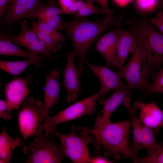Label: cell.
<instances>
[{
	"label": "cell",
	"mask_w": 163,
	"mask_h": 163,
	"mask_svg": "<svg viewBox=\"0 0 163 163\" xmlns=\"http://www.w3.org/2000/svg\"><path fill=\"white\" fill-rule=\"evenodd\" d=\"M124 14L122 11L118 17L111 14L95 21L89 20L87 18L77 17L71 21H62V30L71 38L73 45V51L78 59L77 70L79 75L84 69L86 55L91 44L108 29L120 26L124 20Z\"/></svg>",
	"instance_id": "6da1fadb"
},
{
	"label": "cell",
	"mask_w": 163,
	"mask_h": 163,
	"mask_svg": "<svg viewBox=\"0 0 163 163\" xmlns=\"http://www.w3.org/2000/svg\"><path fill=\"white\" fill-rule=\"evenodd\" d=\"M130 126L129 121H124L115 123L110 122L93 129L84 126L78 127L77 130L78 131L86 130L93 134L94 136L93 144L96 155L99 152L102 144L105 156L117 160L123 155L133 160L134 158L129 143Z\"/></svg>",
	"instance_id": "7a4b0ae2"
},
{
	"label": "cell",
	"mask_w": 163,
	"mask_h": 163,
	"mask_svg": "<svg viewBox=\"0 0 163 163\" xmlns=\"http://www.w3.org/2000/svg\"><path fill=\"white\" fill-rule=\"evenodd\" d=\"M126 22L136 32L145 53L151 73H154L163 64V35L145 18L127 19Z\"/></svg>",
	"instance_id": "3957f363"
},
{
	"label": "cell",
	"mask_w": 163,
	"mask_h": 163,
	"mask_svg": "<svg viewBox=\"0 0 163 163\" xmlns=\"http://www.w3.org/2000/svg\"><path fill=\"white\" fill-rule=\"evenodd\" d=\"M44 129L41 124L35 133L34 141L29 145L23 146V152L30 153L26 163H61L65 157L61 144L53 139V137L55 136L54 134H43L42 132Z\"/></svg>",
	"instance_id": "277c9868"
},
{
	"label": "cell",
	"mask_w": 163,
	"mask_h": 163,
	"mask_svg": "<svg viewBox=\"0 0 163 163\" xmlns=\"http://www.w3.org/2000/svg\"><path fill=\"white\" fill-rule=\"evenodd\" d=\"M131 88L145 91L149 86L151 72L146 56L138 39L136 48L126 65L116 72Z\"/></svg>",
	"instance_id": "5b68a950"
},
{
	"label": "cell",
	"mask_w": 163,
	"mask_h": 163,
	"mask_svg": "<svg viewBox=\"0 0 163 163\" xmlns=\"http://www.w3.org/2000/svg\"><path fill=\"white\" fill-rule=\"evenodd\" d=\"M75 125L71 126L69 134L61 133L55 129L53 133L60 139L65 157L74 163H91L92 159L88 146L93 143L94 136L91 132L83 130L80 135L76 134Z\"/></svg>",
	"instance_id": "8992f818"
},
{
	"label": "cell",
	"mask_w": 163,
	"mask_h": 163,
	"mask_svg": "<svg viewBox=\"0 0 163 163\" xmlns=\"http://www.w3.org/2000/svg\"><path fill=\"white\" fill-rule=\"evenodd\" d=\"M101 92L98 91L69 106L53 116H44L43 125L45 134L53 133L59 124L71 121L86 115L93 114L96 109V101L99 98Z\"/></svg>",
	"instance_id": "52a82bcc"
},
{
	"label": "cell",
	"mask_w": 163,
	"mask_h": 163,
	"mask_svg": "<svg viewBox=\"0 0 163 163\" xmlns=\"http://www.w3.org/2000/svg\"><path fill=\"white\" fill-rule=\"evenodd\" d=\"M18 112V125L24 140L35 136L38 127L43 121L45 116L44 104L39 99L31 96L21 104Z\"/></svg>",
	"instance_id": "ba28073f"
},
{
	"label": "cell",
	"mask_w": 163,
	"mask_h": 163,
	"mask_svg": "<svg viewBox=\"0 0 163 163\" xmlns=\"http://www.w3.org/2000/svg\"><path fill=\"white\" fill-rule=\"evenodd\" d=\"M20 24L22 30L19 34L15 36L2 34L0 38L7 40L18 46H24L28 51L36 54L43 55L46 56L50 60L57 59V57L52 55L51 51L39 39L34 31L29 27L26 20L21 21Z\"/></svg>",
	"instance_id": "9c48e42d"
},
{
	"label": "cell",
	"mask_w": 163,
	"mask_h": 163,
	"mask_svg": "<svg viewBox=\"0 0 163 163\" xmlns=\"http://www.w3.org/2000/svg\"><path fill=\"white\" fill-rule=\"evenodd\" d=\"M89 68L97 77L100 82L99 91L100 96L98 99L102 105L106 99V94L114 89L124 88L129 87L127 84L123 82L119 75L106 66H97L88 62H87Z\"/></svg>",
	"instance_id": "30bf717a"
},
{
	"label": "cell",
	"mask_w": 163,
	"mask_h": 163,
	"mask_svg": "<svg viewBox=\"0 0 163 163\" xmlns=\"http://www.w3.org/2000/svg\"><path fill=\"white\" fill-rule=\"evenodd\" d=\"M33 80V77L28 75L24 78L16 77L6 84L4 89L6 100L13 110H19L22 102L31 91L28 85Z\"/></svg>",
	"instance_id": "8fae6325"
},
{
	"label": "cell",
	"mask_w": 163,
	"mask_h": 163,
	"mask_svg": "<svg viewBox=\"0 0 163 163\" xmlns=\"http://www.w3.org/2000/svg\"><path fill=\"white\" fill-rule=\"evenodd\" d=\"M66 55L67 61L63 70V84L66 91V101L71 103L75 101L78 95L81 94V85L75 64V54L72 51L67 52Z\"/></svg>",
	"instance_id": "7c38bea8"
},
{
	"label": "cell",
	"mask_w": 163,
	"mask_h": 163,
	"mask_svg": "<svg viewBox=\"0 0 163 163\" xmlns=\"http://www.w3.org/2000/svg\"><path fill=\"white\" fill-rule=\"evenodd\" d=\"M121 29L116 26L98 41L94 49L101 54L107 65L112 68L118 67L117 48Z\"/></svg>",
	"instance_id": "4fadbf2b"
},
{
	"label": "cell",
	"mask_w": 163,
	"mask_h": 163,
	"mask_svg": "<svg viewBox=\"0 0 163 163\" xmlns=\"http://www.w3.org/2000/svg\"><path fill=\"white\" fill-rule=\"evenodd\" d=\"M130 88L116 89L108 99H106L102 105L103 108L95 119L94 127H97L111 122L110 117L115 110L127 97H131Z\"/></svg>",
	"instance_id": "5bb4252c"
},
{
	"label": "cell",
	"mask_w": 163,
	"mask_h": 163,
	"mask_svg": "<svg viewBox=\"0 0 163 163\" xmlns=\"http://www.w3.org/2000/svg\"><path fill=\"white\" fill-rule=\"evenodd\" d=\"M143 100L134 102L140 111L139 117L141 124L157 130L163 128V110L154 101L147 103Z\"/></svg>",
	"instance_id": "9a60e30c"
},
{
	"label": "cell",
	"mask_w": 163,
	"mask_h": 163,
	"mask_svg": "<svg viewBox=\"0 0 163 163\" xmlns=\"http://www.w3.org/2000/svg\"><path fill=\"white\" fill-rule=\"evenodd\" d=\"M42 0H11L9 7L5 13L4 20L12 24L25 18L36 10L41 5Z\"/></svg>",
	"instance_id": "2e32d148"
},
{
	"label": "cell",
	"mask_w": 163,
	"mask_h": 163,
	"mask_svg": "<svg viewBox=\"0 0 163 163\" xmlns=\"http://www.w3.org/2000/svg\"><path fill=\"white\" fill-rule=\"evenodd\" d=\"M60 71L55 69L45 75L46 83L44 91V113L49 115V112L59 101V95L60 89L59 82Z\"/></svg>",
	"instance_id": "e0dca14e"
},
{
	"label": "cell",
	"mask_w": 163,
	"mask_h": 163,
	"mask_svg": "<svg viewBox=\"0 0 163 163\" xmlns=\"http://www.w3.org/2000/svg\"><path fill=\"white\" fill-rule=\"evenodd\" d=\"M138 40L137 34L133 28L129 30L121 29L117 48L118 67L119 69L123 66L129 53L134 51Z\"/></svg>",
	"instance_id": "ac0fdd59"
},
{
	"label": "cell",
	"mask_w": 163,
	"mask_h": 163,
	"mask_svg": "<svg viewBox=\"0 0 163 163\" xmlns=\"http://www.w3.org/2000/svg\"><path fill=\"white\" fill-rule=\"evenodd\" d=\"M123 104L126 108L130 116L131 120L130 122L132 127L133 133V139L132 144L130 145V150L134 159L138 157V153L139 150H142V143L141 124L139 117L136 114L139 108L135 102L133 105L131 104V97L126 98Z\"/></svg>",
	"instance_id": "d6986e66"
},
{
	"label": "cell",
	"mask_w": 163,
	"mask_h": 163,
	"mask_svg": "<svg viewBox=\"0 0 163 163\" xmlns=\"http://www.w3.org/2000/svg\"><path fill=\"white\" fill-rule=\"evenodd\" d=\"M85 2L81 0H75L66 11V14L74 15L77 17H82L90 15L102 13L107 16L111 14L115 11H107L96 6L94 0H86Z\"/></svg>",
	"instance_id": "ffe728a7"
},
{
	"label": "cell",
	"mask_w": 163,
	"mask_h": 163,
	"mask_svg": "<svg viewBox=\"0 0 163 163\" xmlns=\"http://www.w3.org/2000/svg\"><path fill=\"white\" fill-rule=\"evenodd\" d=\"M24 145L23 141L19 137H11L7 133L6 127H4L0 134V163H10L15 149Z\"/></svg>",
	"instance_id": "44dd1931"
},
{
	"label": "cell",
	"mask_w": 163,
	"mask_h": 163,
	"mask_svg": "<svg viewBox=\"0 0 163 163\" xmlns=\"http://www.w3.org/2000/svg\"><path fill=\"white\" fill-rule=\"evenodd\" d=\"M61 11L54 0H49L46 5H41L36 10L29 14L27 18L35 17L38 20L46 19L62 27V21L59 16Z\"/></svg>",
	"instance_id": "7402d4cb"
},
{
	"label": "cell",
	"mask_w": 163,
	"mask_h": 163,
	"mask_svg": "<svg viewBox=\"0 0 163 163\" xmlns=\"http://www.w3.org/2000/svg\"><path fill=\"white\" fill-rule=\"evenodd\" d=\"M47 59H48L46 56L42 55L38 57L23 60L9 61L1 59L0 68L11 75H18L30 65Z\"/></svg>",
	"instance_id": "603a6c76"
},
{
	"label": "cell",
	"mask_w": 163,
	"mask_h": 163,
	"mask_svg": "<svg viewBox=\"0 0 163 163\" xmlns=\"http://www.w3.org/2000/svg\"><path fill=\"white\" fill-rule=\"evenodd\" d=\"M0 54L17 56L27 59L38 57L42 55H37L29 51H24L19 46L1 38H0Z\"/></svg>",
	"instance_id": "cb8c5ba5"
},
{
	"label": "cell",
	"mask_w": 163,
	"mask_h": 163,
	"mask_svg": "<svg viewBox=\"0 0 163 163\" xmlns=\"http://www.w3.org/2000/svg\"><path fill=\"white\" fill-rule=\"evenodd\" d=\"M141 124L142 133V149H146L147 155H149L154 152L158 147V143L155 139L158 130Z\"/></svg>",
	"instance_id": "d4e9b609"
},
{
	"label": "cell",
	"mask_w": 163,
	"mask_h": 163,
	"mask_svg": "<svg viewBox=\"0 0 163 163\" xmlns=\"http://www.w3.org/2000/svg\"><path fill=\"white\" fill-rule=\"evenodd\" d=\"M31 21L32 22V29L48 34L60 43L64 42L66 40L65 36L59 32L58 30L40 21H38L37 22L32 20Z\"/></svg>",
	"instance_id": "484cf974"
},
{
	"label": "cell",
	"mask_w": 163,
	"mask_h": 163,
	"mask_svg": "<svg viewBox=\"0 0 163 163\" xmlns=\"http://www.w3.org/2000/svg\"><path fill=\"white\" fill-rule=\"evenodd\" d=\"M159 93H163V68L156 72L154 75L152 82L145 91L142 99L151 94Z\"/></svg>",
	"instance_id": "4316f807"
},
{
	"label": "cell",
	"mask_w": 163,
	"mask_h": 163,
	"mask_svg": "<svg viewBox=\"0 0 163 163\" xmlns=\"http://www.w3.org/2000/svg\"><path fill=\"white\" fill-rule=\"evenodd\" d=\"M135 163H163V142L160 141L158 143L156 150L152 153L146 157H138L133 160Z\"/></svg>",
	"instance_id": "83f0119b"
},
{
	"label": "cell",
	"mask_w": 163,
	"mask_h": 163,
	"mask_svg": "<svg viewBox=\"0 0 163 163\" xmlns=\"http://www.w3.org/2000/svg\"><path fill=\"white\" fill-rule=\"evenodd\" d=\"M161 0H135L137 10L143 15L151 13L158 7Z\"/></svg>",
	"instance_id": "f1b7e54d"
},
{
	"label": "cell",
	"mask_w": 163,
	"mask_h": 163,
	"mask_svg": "<svg viewBox=\"0 0 163 163\" xmlns=\"http://www.w3.org/2000/svg\"><path fill=\"white\" fill-rule=\"evenodd\" d=\"M32 29L34 31L39 39L46 44L52 53L56 52L61 49V43L52 36L37 30Z\"/></svg>",
	"instance_id": "f546056e"
},
{
	"label": "cell",
	"mask_w": 163,
	"mask_h": 163,
	"mask_svg": "<svg viewBox=\"0 0 163 163\" xmlns=\"http://www.w3.org/2000/svg\"><path fill=\"white\" fill-rule=\"evenodd\" d=\"M13 109L6 100H0V117L8 121L12 119L11 115Z\"/></svg>",
	"instance_id": "4dcf8cb0"
},
{
	"label": "cell",
	"mask_w": 163,
	"mask_h": 163,
	"mask_svg": "<svg viewBox=\"0 0 163 163\" xmlns=\"http://www.w3.org/2000/svg\"><path fill=\"white\" fill-rule=\"evenodd\" d=\"M150 23L155 25L163 35V12L160 10L156 15L149 19Z\"/></svg>",
	"instance_id": "1f68e13d"
},
{
	"label": "cell",
	"mask_w": 163,
	"mask_h": 163,
	"mask_svg": "<svg viewBox=\"0 0 163 163\" xmlns=\"http://www.w3.org/2000/svg\"><path fill=\"white\" fill-rule=\"evenodd\" d=\"M75 0H58L61 7V14H64V12L69 9Z\"/></svg>",
	"instance_id": "d6a6232c"
},
{
	"label": "cell",
	"mask_w": 163,
	"mask_h": 163,
	"mask_svg": "<svg viewBox=\"0 0 163 163\" xmlns=\"http://www.w3.org/2000/svg\"><path fill=\"white\" fill-rule=\"evenodd\" d=\"M113 162L107 158L99 155H95L92 158L91 163H111Z\"/></svg>",
	"instance_id": "836d02e7"
},
{
	"label": "cell",
	"mask_w": 163,
	"mask_h": 163,
	"mask_svg": "<svg viewBox=\"0 0 163 163\" xmlns=\"http://www.w3.org/2000/svg\"><path fill=\"white\" fill-rule=\"evenodd\" d=\"M98 3L101 6V8L107 11H112L114 10L112 9H109L108 7V0H94Z\"/></svg>",
	"instance_id": "e575fe53"
},
{
	"label": "cell",
	"mask_w": 163,
	"mask_h": 163,
	"mask_svg": "<svg viewBox=\"0 0 163 163\" xmlns=\"http://www.w3.org/2000/svg\"><path fill=\"white\" fill-rule=\"evenodd\" d=\"M10 0H0V18L3 16L6 6Z\"/></svg>",
	"instance_id": "d590c367"
},
{
	"label": "cell",
	"mask_w": 163,
	"mask_h": 163,
	"mask_svg": "<svg viewBox=\"0 0 163 163\" xmlns=\"http://www.w3.org/2000/svg\"><path fill=\"white\" fill-rule=\"evenodd\" d=\"M115 3L117 5L123 7L127 5L132 0H113Z\"/></svg>",
	"instance_id": "8d00e7d4"
},
{
	"label": "cell",
	"mask_w": 163,
	"mask_h": 163,
	"mask_svg": "<svg viewBox=\"0 0 163 163\" xmlns=\"http://www.w3.org/2000/svg\"><path fill=\"white\" fill-rule=\"evenodd\" d=\"M161 3L163 4V0H161Z\"/></svg>",
	"instance_id": "74e56055"
},
{
	"label": "cell",
	"mask_w": 163,
	"mask_h": 163,
	"mask_svg": "<svg viewBox=\"0 0 163 163\" xmlns=\"http://www.w3.org/2000/svg\"><path fill=\"white\" fill-rule=\"evenodd\" d=\"M161 4V5L162 6V7L163 8V4Z\"/></svg>",
	"instance_id": "f35d334b"
},
{
	"label": "cell",
	"mask_w": 163,
	"mask_h": 163,
	"mask_svg": "<svg viewBox=\"0 0 163 163\" xmlns=\"http://www.w3.org/2000/svg\"></svg>",
	"instance_id": "ab89813d"
}]
</instances>
